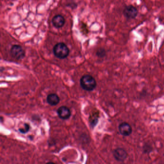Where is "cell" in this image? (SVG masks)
<instances>
[{
	"label": "cell",
	"mask_w": 164,
	"mask_h": 164,
	"mask_svg": "<svg viewBox=\"0 0 164 164\" xmlns=\"http://www.w3.org/2000/svg\"><path fill=\"white\" fill-rule=\"evenodd\" d=\"M80 85L83 90L87 91H93L97 85L96 81L90 75H84L80 79Z\"/></svg>",
	"instance_id": "1"
},
{
	"label": "cell",
	"mask_w": 164,
	"mask_h": 164,
	"mask_svg": "<svg viewBox=\"0 0 164 164\" xmlns=\"http://www.w3.org/2000/svg\"><path fill=\"white\" fill-rule=\"evenodd\" d=\"M53 53L57 58L60 59H65L69 55V49L64 43H57L53 48Z\"/></svg>",
	"instance_id": "2"
},
{
	"label": "cell",
	"mask_w": 164,
	"mask_h": 164,
	"mask_svg": "<svg viewBox=\"0 0 164 164\" xmlns=\"http://www.w3.org/2000/svg\"><path fill=\"white\" fill-rule=\"evenodd\" d=\"M138 10L137 8L133 5L126 6L123 11L124 17L128 19H133L137 17Z\"/></svg>",
	"instance_id": "3"
},
{
	"label": "cell",
	"mask_w": 164,
	"mask_h": 164,
	"mask_svg": "<svg viewBox=\"0 0 164 164\" xmlns=\"http://www.w3.org/2000/svg\"><path fill=\"white\" fill-rule=\"evenodd\" d=\"M11 55L17 60H20L24 58L25 52L21 46L17 44L13 45L10 49Z\"/></svg>",
	"instance_id": "4"
},
{
	"label": "cell",
	"mask_w": 164,
	"mask_h": 164,
	"mask_svg": "<svg viewBox=\"0 0 164 164\" xmlns=\"http://www.w3.org/2000/svg\"><path fill=\"white\" fill-rule=\"evenodd\" d=\"M113 155L114 158L117 160L118 161H123L127 158L128 157V153L126 150L118 148L115 149L113 152Z\"/></svg>",
	"instance_id": "5"
},
{
	"label": "cell",
	"mask_w": 164,
	"mask_h": 164,
	"mask_svg": "<svg viewBox=\"0 0 164 164\" xmlns=\"http://www.w3.org/2000/svg\"><path fill=\"white\" fill-rule=\"evenodd\" d=\"M57 113L59 117L64 120L68 119L71 114L70 109L66 106H62L59 107L57 109Z\"/></svg>",
	"instance_id": "6"
},
{
	"label": "cell",
	"mask_w": 164,
	"mask_h": 164,
	"mask_svg": "<svg viewBox=\"0 0 164 164\" xmlns=\"http://www.w3.org/2000/svg\"><path fill=\"white\" fill-rule=\"evenodd\" d=\"M119 133L124 136H128L132 133L133 129L130 125L128 123L123 122L118 127Z\"/></svg>",
	"instance_id": "7"
},
{
	"label": "cell",
	"mask_w": 164,
	"mask_h": 164,
	"mask_svg": "<svg viewBox=\"0 0 164 164\" xmlns=\"http://www.w3.org/2000/svg\"><path fill=\"white\" fill-rule=\"evenodd\" d=\"M53 25L56 28L59 29L62 27L65 23V18L60 14L55 15L52 19Z\"/></svg>",
	"instance_id": "8"
},
{
	"label": "cell",
	"mask_w": 164,
	"mask_h": 164,
	"mask_svg": "<svg viewBox=\"0 0 164 164\" xmlns=\"http://www.w3.org/2000/svg\"><path fill=\"white\" fill-rule=\"evenodd\" d=\"M46 100L49 105L51 106H55L59 104L60 100L57 94L55 93H51L47 96Z\"/></svg>",
	"instance_id": "9"
},
{
	"label": "cell",
	"mask_w": 164,
	"mask_h": 164,
	"mask_svg": "<svg viewBox=\"0 0 164 164\" xmlns=\"http://www.w3.org/2000/svg\"><path fill=\"white\" fill-rule=\"evenodd\" d=\"M30 130V126L27 124H25L24 128L20 129L19 131L22 133H26Z\"/></svg>",
	"instance_id": "10"
},
{
	"label": "cell",
	"mask_w": 164,
	"mask_h": 164,
	"mask_svg": "<svg viewBox=\"0 0 164 164\" xmlns=\"http://www.w3.org/2000/svg\"><path fill=\"white\" fill-rule=\"evenodd\" d=\"M105 55H106V52H105V50L102 48L98 50L96 53V55L99 57H104V56H105Z\"/></svg>",
	"instance_id": "11"
},
{
	"label": "cell",
	"mask_w": 164,
	"mask_h": 164,
	"mask_svg": "<svg viewBox=\"0 0 164 164\" xmlns=\"http://www.w3.org/2000/svg\"><path fill=\"white\" fill-rule=\"evenodd\" d=\"M46 164H55V163H53V162H48V163H46Z\"/></svg>",
	"instance_id": "12"
}]
</instances>
